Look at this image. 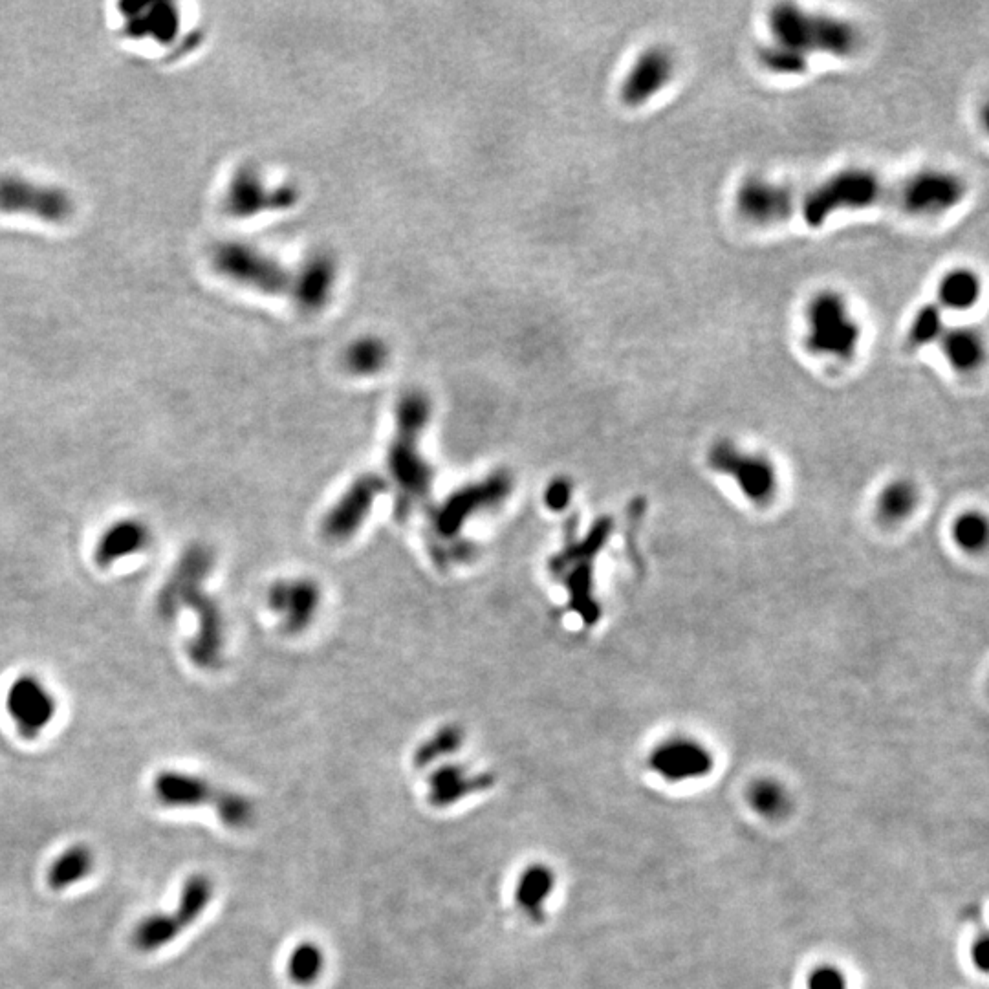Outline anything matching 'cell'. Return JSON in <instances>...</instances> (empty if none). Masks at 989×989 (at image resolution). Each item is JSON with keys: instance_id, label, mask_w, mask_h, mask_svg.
<instances>
[{"instance_id": "cell-31", "label": "cell", "mask_w": 989, "mask_h": 989, "mask_svg": "<svg viewBox=\"0 0 989 989\" xmlns=\"http://www.w3.org/2000/svg\"><path fill=\"white\" fill-rule=\"evenodd\" d=\"M544 499H546L548 508H552L554 511L565 510L566 506L570 504V499H572V484H570V480H554L548 486Z\"/></svg>"}, {"instance_id": "cell-17", "label": "cell", "mask_w": 989, "mask_h": 989, "mask_svg": "<svg viewBox=\"0 0 989 989\" xmlns=\"http://www.w3.org/2000/svg\"><path fill=\"white\" fill-rule=\"evenodd\" d=\"M222 790L209 783L202 775L184 770H162L153 779L154 799L171 810H187L202 805L217 808Z\"/></svg>"}, {"instance_id": "cell-11", "label": "cell", "mask_w": 989, "mask_h": 989, "mask_svg": "<svg viewBox=\"0 0 989 989\" xmlns=\"http://www.w3.org/2000/svg\"><path fill=\"white\" fill-rule=\"evenodd\" d=\"M74 200L61 187L35 184L19 176L0 178V211L22 213L61 224L74 213Z\"/></svg>"}, {"instance_id": "cell-7", "label": "cell", "mask_w": 989, "mask_h": 989, "mask_svg": "<svg viewBox=\"0 0 989 989\" xmlns=\"http://www.w3.org/2000/svg\"><path fill=\"white\" fill-rule=\"evenodd\" d=\"M806 327V345L817 356L847 361L858 350L861 327L836 292H821L810 301Z\"/></svg>"}, {"instance_id": "cell-24", "label": "cell", "mask_w": 989, "mask_h": 989, "mask_svg": "<svg viewBox=\"0 0 989 989\" xmlns=\"http://www.w3.org/2000/svg\"><path fill=\"white\" fill-rule=\"evenodd\" d=\"M980 292L982 286L979 275L966 268H958L946 273L938 284V306L955 312H966L979 303Z\"/></svg>"}, {"instance_id": "cell-15", "label": "cell", "mask_w": 989, "mask_h": 989, "mask_svg": "<svg viewBox=\"0 0 989 989\" xmlns=\"http://www.w3.org/2000/svg\"><path fill=\"white\" fill-rule=\"evenodd\" d=\"M385 488V482L376 475H363L354 480L323 521V533L327 539L345 541L358 532Z\"/></svg>"}, {"instance_id": "cell-25", "label": "cell", "mask_w": 989, "mask_h": 989, "mask_svg": "<svg viewBox=\"0 0 989 989\" xmlns=\"http://www.w3.org/2000/svg\"><path fill=\"white\" fill-rule=\"evenodd\" d=\"M389 361L387 343L378 337H363L354 341L345 352V367L356 376L378 374Z\"/></svg>"}, {"instance_id": "cell-9", "label": "cell", "mask_w": 989, "mask_h": 989, "mask_svg": "<svg viewBox=\"0 0 989 989\" xmlns=\"http://www.w3.org/2000/svg\"><path fill=\"white\" fill-rule=\"evenodd\" d=\"M707 462L713 471L728 475L753 504H770L777 495L779 475L772 460L764 455L746 451L729 440H720L709 449Z\"/></svg>"}, {"instance_id": "cell-2", "label": "cell", "mask_w": 989, "mask_h": 989, "mask_svg": "<svg viewBox=\"0 0 989 989\" xmlns=\"http://www.w3.org/2000/svg\"><path fill=\"white\" fill-rule=\"evenodd\" d=\"M213 566L215 554L207 544L187 546L156 598L162 620H174L184 607L195 612L198 631L189 643V658L200 669H215L224 651V618L215 599L204 590Z\"/></svg>"}, {"instance_id": "cell-14", "label": "cell", "mask_w": 989, "mask_h": 989, "mask_svg": "<svg viewBox=\"0 0 989 989\" xmlns=\"http://www.w3.org/2000/svg\"><path fill=\"white\" fill-rule=\"evenodd\" d=\"M649 764L654 772L669 783H685L704 779L713 772L715 759L702 742L687 737L663 740L654 748Z\"/></svg>"}, {"instance_id": "cell-21", "label": "cell", "mask_w": 989, "mask_h": 989, "mask_svg": "<svg viewBox=\"0 0 989 989\" xmlns=\"http://www.w3.org/2000/svg\"><path fill=\"white\" fill-rule=\"evenodd\" d=\"M94 869L96 854L92 847L87 843H72L50 861L44 881L54 892L68 891L87 880Z\"/></svg>"}, {"instance_id": "cell-22", "label": "cell", "mask_w": 989, "mask_h": 989, "mask_svg": "<svg viewBox=\"0 0 989 989\" xmlns=\"http://www.w3.org/2000/svg\"><path fill=\"white\" fill-rule=\"evenodd\" d=\"M920 506V491L913 480L896 479L883 486L876 500L878 517L885 524H900L911 519Z\"/></svg>"}, {"instance_id": "cell-5", "label": "cell", "mask_w": 989, "mask_h": 989, "mask_svg": "<svg viewBox=\"0 0 989 989\" xmlns=\"http://www.w3.org/2000/svg\"><path fill=\"white\" fill-rule=\"evenodd\" d=\"M215 898V885L207 874L195 872L185 878L173 911L147 914L131 933L132 947L143 955L171 946L204 916Z\"/></svg>"}, {"instance_id": "cell-32", "label": "cell", "mask_w": 989, "mask_h": 989, "mask_svg": "<svg viewBox=\"0 0 989 989\" xmlns=\"http://www.w3.org/2000/svg\"><path fill=\"white\" fill-rule=\"evenodd\" d=\"M317 969V955L314 951H299L292 962V971L297 979H306L314 975Z\"/></svg>"}, {"instance_id": "cell-19", "label": "cell", "mask_w": 989, "mask_h": 989, "mask_svg": "<svg viewBox=\"0 0 989 989\" xmlns=\"http://www.w3.org/2000/svg\"><path fill=\"white\" fill-rule=\"evenodd\" d=\"M153 541V530L138 517H125L114 521L99 535L94 548V563L99 568H110L120 561L142 554Z\"/></svg>"}, {"instance_id": "cell-33", "label": "cell", "mask_w": 989, "mask_h": 989, "mask_svg": "<svg viewBox=\"0 0 989 989\" xmlns=\"http://www.w3.org/2000/svg\"><path fill=\"white\" fill-rule=\"evenodd\" d=\"M973 962L980 971H986L989 964V940L988 936H980L979 942L973 947Z\"/></svg>"}, {"instance_id": "cell-8", "label": "cell", "mask_w": 989, "mask_h": 989, "mask_svg": "<svg viewBox=\"0 0 989 989\" xmlns=\"http://www.w3.org/2000/svg\"><path fill=\"white\" fill-rule=\"evenodd\" d=\"M610 532H612L610 519H599L581 543L566 548L563 554L557 555L552 561L554 574L563 576L574 609L587 623H596L599 620L598 603L592 594L594 592L592 563L596 561V555L603 548Z\"/></svg>"}, {"instance_id": "cell-1", "label": "cell", "mask_w": 989, "mask_h": 989, "mask_svg": "<svg viewBox=\"0 0 989 989\" xmlns=\"http://www.w3.org/2000/svg\"><path fill=\"white\" fill-rule=\"evenodd\" d=\"M966 182L946 171H920L900 182H887L865 169H845L828 176L806 193L788 187V218L801 213L806 226L821 228L837 211L892 207L905 215L933 217L957 207L966 196Z\"/></svg>"}, {"instance_id": "cell-18", "label": "cell", "mask_w": 989, "mask_h": 989, "mask_svg": "<svg viewBox=\"0 0 989 989\" xmlns=\"http://www.w3.org/2000/svg\"><path fill=\"white\" fill-rule=\"evenodd\" d=\"M319 601V588L310 579L277 581L268 592V605L283 621V627L288 632L306 629L316 616Z\"/></svg>"}, {"instance_id": "cell-30", "label": "cell", "mask_w": 989, "mask_h": 989, "mask_svg": "<svg viewBox=\"0 0 989 989\" xmlns=\"http://www.w3.org/2000/svg\"><path fill=\"white\" fill-rule=\"evenodd\" d=\"M806 988L847 989V979H845V975H843L839 969L834 968V966H821V968H817L816 971H812V973H810L808 982H806Z\"/></svg>"}, {"instance_id": "cell-28", "label": "cell", "mask_w": 989, "mask_h": 989, "mask_svg": "<svg viewBox=\"0 0 989 989\" xmlns=\"http://www.w3.org/2000/svg\"><path fill=\"white\" fill-rule=\"evenodd\" d=\"M759 61L766 70L781 76H801L808 68V59L773 43L761 48Z\"/></svg>"}, {"instance_id": "cell-6", "label": "cell", "mask_w": 989, "mask_h": 989, "mask_svg": "<svg viewBox=\"0 0 989 989\" xmlns=\"http://www.w3.org/2000/svg\"><path fill=\"white\" fill-rule=\"evenodd\" d=\"M211 262L218 273L235 283L270 295H292L295 273L266 251L239 240L218 242L211 251Z\"/></svg>"}, {"instance_id": "cell-16", "label": "cell", "mask_w": 989, "mask_h": 989, "mask_svg": "<svg viewBox=\"0 0 989 989\" xmlns=\"http://www.w3.org/2000/svg\"><path fill=\"white\" fill-rule=\"evenodd\" d=\"M674 59L662 46H651L634 61L621 83V101L627 107H642L671 83Z\"/></svg>"}, {"instance_id": "cell-27", "label": "cell", "mask_w": 989, "mask_h": 989, "mask_svg": "<svg viewBox=\"0 0 989 989\" xmlns=\"http://www.w3.org/2000/svg\"><path fill=\"white\" fill-rule=\"evenodd\" d=\"M944 330L942 308L938 305H925L916 312L907 337L913 347H925L938 341Z\"/></svg>"}, {"instance_id": "cell-12", "label": "cell", "mask_w": 989, "mask_h": 989, "mask_svg": "<svg viewBox=\"0 0 989 989\" xmlns=\"http://www.w3.org/2000/svg\"><path fill=\"white\" fill-rule=\"evenodd\" d=\"M297 198L299 193L292 185L268 187L259 171L240 167L229 182L224 204L233 217H253L266 209L294 206Z\"/></svg>"}, {"instance_id": "cell-29", "label": "cell", "mask_w": 989, "mask_h": 989, "mask_svg": "<svg viewBox=\"0 0 989 989\" xmlns=\"http://www.w3.org/2000/svg\"><path fill=\"white\" fill-rule=\"evenodd\" d=\"M750 803L759 814L766 817L781 816L786 808V794L775 781L762 779L751 784Z\"/></svg>"}, {"instance_id": "cell-10", "label": "cell", "mask_w": 989, "mask_h": 989, "mask_svg": "<svg viewBox=\"0 0 989 989\" xmlns=\"http://www.w3.org/2000/svg\"><path fill=\"white\" fill-rule=\"evenodd\" d=\"M54 691L37 674L17 676L6 693V711L19 737L39 739L57 715Z\"/></svg>"}, {"instance_id": "cell-13", "label": "cell", "mask_w": 989, "mask_h": 989, "mask_svg": "<svg viewBox=\"0 0 989 989\" xmlns=\"http://www.w3.org/2000/svg\"><path fill=\"white\" fill-rule=\"evenodd\" d=\"M511 479L508 473H497L479 484H471L453 493L446 504L436 513V532L442 537L457 535L460 526L468 521L475 511L486 510L508 497Z\"/></svg>"}, {"instance_id": "cell-3", "label": "cell", "mask_w": 989, "mask_h": 989, "mask_svg": "<svg viewBox=\"0 0 989 989\" xmlns=\"http://www.w3.org/2000/svg\"><path fill=\"white\" fill-rule=\"evenodd\" d=\"M772 43L808 59L810 54L848 57L858 50L854 24L825 13H810L794 4H779L768 15Z\"/></svg>"}, {"instance_id": "cell-4", "label": "cell", "mask_w": 989, "mask_h": 989, "mask_svg": "<svg viewBox=\"0 0 989 989\" xmlns=\"http://www.w3.org/2000/svg\"><path fill=\"white\" fill-rule=\"evenodd\" d=\"M431 418V402L422 391L402 394L396 407V435L389 449V471L400 488V502L424 499L431 488L433 469L420 453V436Z\"/></svg>"}, {"instance_id": "cell-23", "label": "cell", "mask_w": 989, "mask_h": 989, "mask_svg": "<svg viewBox=\"0 0 989 989\" xmlns=\"http://www.w3.org/2000/svg\"><path fill=\"white\" fill-rule=\"evenodd\" d=\"M938 341L949 365L957 372L979 369L984 359V343L973 328H949Z\"/></svg>"}, {"instance_id": "cell-26", "label": "cell", "mask_w": 989, "mask_h": 989, "mask_svg": "<svg viewBox=\"0 0 989 989\" xmlns=\"http://www.w3.org/2000/svg\"><path fill=\"white\" fill-rule=\"evenodd\" d=\"M951 535L964 552H980L988 543V521L979 511H966L953 522Z\"/></svg>"}, {"instance_id": "cell-20", "label": "cell", "mask_w": 989, "mask_h": 989, "mask_svg": "<svg viewBox=\"0 0 989 989\" xmlns=\"http://www.w3.org/2000/svg\"><path fill=\"white\" fill-rule=\"evenodd\" d=\"M337 279V264L327 251H317L306 259L299 272L295 273V303L303 310L316 312L327 306L334 292Z\"/></svg>"}]
</instances>
